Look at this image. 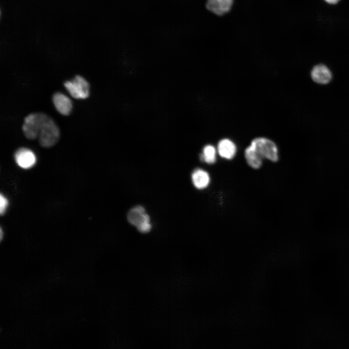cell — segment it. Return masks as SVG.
Wrapping results in <instances>:
<instances>
[{
	"instance_id": "cell-5",
	"label": "cell",
	"mask_w": 349,
	"mask_h": 349,
	"mask_svg": "<svg viewBox=\"0 0 349 349\" xmlns=\"http://www.w3.org/2000/svg\"><path fill=\"white\" fill-rule=\"evenodd\" d=\"M14 158L17 165L23 169H29L33 167L37 160L34 152L25 147L18 149L15 152Z\"/></svg>"
},
{
	"instance_id": "cell-13",
	"label": "cell",
	"mask_w": 349,
	"mask_h": 349,
	"mask_svg": "<svg viewBox=\"0 0 349 349\" xmlns=\"http://www.w3.org/2000/svg\"><path fill=\"white\" fill-rule=\"evenodd\" d=\"M9 205V201L7 198L2 193L0 195V213L3 215L7 208Z\"/></svg>"
},
{
	"instance_id": "cell-15",
	"label": "cell",
	"mask_w": 349,
	"mask_h": 349,
	"mask_svg": "<svg viewBox=\"0 0 349 349\" xmlns=\"http://www.w3.org/2000/svg\"><path fill=\"white\" fill-rule=\"evenodd\" d=\"M0 240H1L2 239V237H3V232H2L1 228H0Z\"/></svg>"
},
{
	"instance_id": "cell-7",
	"label": "cell",
	"mask_w": 349,
	"mask_h": 349,
	"mask_svg": "<svg viewBox=\"0 0 349 349\" xmlns=\"http://www.w3.org/2000/svg\"><path fill=\"white\" fill-rule=\"evenodd\" d=\"M52 101L57 111L63 115H68L72 108L71 99L64 94L57 92L52 96Z\"/></svg>"
},
{
	"instance_id": "cell-1",
	"label": "cell",
	"mask_w": 349,
	"mask_h": 349,
	"mask_svg": "<svg viewBox=\"0 0 349 349\" xmlns=\"http://www.w3.org/2000/svg\"><path fill=\"white\" fill-rule=\"evenodd\" d=\"M22 130L27 139H38L40 145L45 148L55 145L60 136L59 127L55 121L42 112L28 114L24 119Z\"/></svg>"
},
{
	"instance_id": "cell-4",
	"label": "cell",
	"mask_w": 349,
	"mask_h": 349,
	"mask_svg": "<svg viewBox=\"0 0 349 349\" xmlns=\"http://www.w3.org/2000/svg\"><path fill=\"white\" fill-rule=\"evenodd\" d=\"M127 218L128 222L136 226L141 233H147L151 229L150 217L141 206L132 208L128 212Z\"/></svg>"
},
{
	"instance_id": "cell-12",
	"label": "cell",
	"mask_w": 349,
	"mask_h": 349,
	"mask_svg": "<svg viewBox=\"0 0 349 349\" xmlns=\"http://www.w3.org/2000/svg\"><path fill=\"white\" fill-rule=\"evenodd\" d=\"M200 159L203 162L211 164L216 161V150L215 147L210 144L206 145L203 153L200 155Z\"/></svg>"
},
{
	"instance_id": "cell-3",
	"label": "cell",
	"mask_w": 349,
	"mask_h": 349,
	"mask_svg": "<svg viewBox=\"0 0 349 349\" xmlns=\"http://www.w3.org/2000/svg\"><path fill=\"white\" fill-rule=\"evenodd\" d=\"M64 86L70 95L75 99H84L89 96V83L81 76L76 75L73 79L65 81Z\"/></svg>"
},
{
	"instance_id": "cell-11",
	"label": "cell",
	"mask_w": 349,
	"mask_h": 349,
	"mask_svg": "<svg viewBox=\"0 0 349 349\" xmlns=\"http://www.w3.org/2000/svg\"><path fill=\"white\" fill-rule=\"evenodd\" d=\"M244 156L247 163L252 168L258 169L261 167L263 158L251 145L245 149Z\"/></svg>"
},
{
	"instance_id": "cell-9",
	"label": "cell",
	"mask_w": 349,
	"mask_h": 349,
	"mask_svg": "<svg viewBox=\"0 0 349 349\" xmlns=\"http://www.w3.org/2000/svg\"><path fill=\"white\" fill-rule=\"evenodd\" d=\"M217 150L219 155L222 158L231 159L235 156L237 147L235 144L230 140H221L218 144Z\"/></svg>"
},
{
	"instance_id": "cell-8",
	"label": "cell",
	"mask_w": 349,
	"mask_h": 349,
	"mask_svg": "<svg viewBox=\"0 0 349 349\" xmlns=\"http://www.w3.org/2000/svg\"><path fill=\"white\" fill-rule=\"evenodd\" d=\"M233 0H206V8L218 16H222L231 9Z\"/></svg>"
},
{
	"instance_id": "cell-2",
	"label": "cell",
	"mask_w": 349,
	"mask_h": 349,
	"mask_svg": "<svg viewBox=\"0 0 349 349\" xmlns=\"http://www.w3.org/2000/svg\"><path fill=\"white\" fill-rule=\"evenodd\" d=\"M250 145L263 158L272 162L279 159L278 148L275 143L268 139L259 137L254 139Z\"/></svg>"
},
{
	"instance_id": "cell-6",
	"label": "cell",
	"mask_w": 349,
	"mask_h": 349,
	"mask_svg": "<svg viewBox=\"0 0 349 349\" xmlns=\"http://www.w3.org/2000/svg\"><path fill=\"white\" fill-rule=\"evenodd\" d=\"M311 77L314 82L320 84H326L331 81L333 75L332 72L327 66L319 64L315 65L312 68Z\"/></svg>"
},
{
	"instance_id": "cell-14",
	"label": "cell",
	"mask_w": 349,
	"mask_h": 349,
	"mask_svg": "<svg viewBox=\"0 0 349 349\" xmlns=\"http://www.w3.org/2000/svg\"><path fill=\"white\" fill-rule=\"evenodd\" d=\"M326 2L330 4H336L341 0H324Z\"/></svg>"
},
{
	"instance_id": "cell-10",
	"label": "cell",
	"mask_w": 349,
	"mask_h": 349,
	"mask_svg": "<svg viewBox=\"0 0 349 349\" xmlns=\"http://www.w3.org/2000/svg\"><path fill=\"white\" fill-rule=\"evenodd\" d=\"M191 180L194 187L199 190L206 188L210 183V176L208 173L202 169L197 168L193 171L191 174Z\"/></svg>"
}]
</instances>
